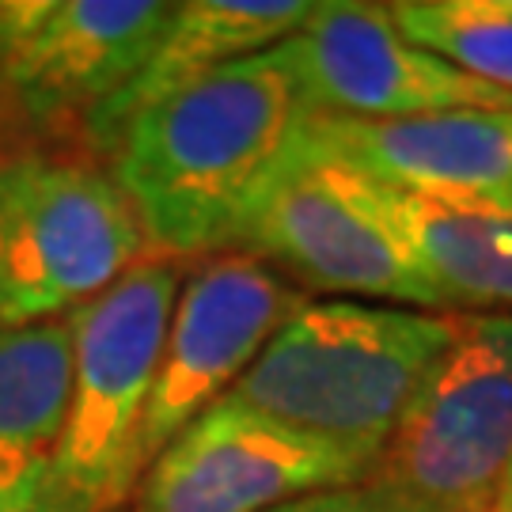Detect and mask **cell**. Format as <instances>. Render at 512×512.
<instances>
[{"label": "cell", "mask_w": 512, "mask_h": 512, "mask_svg": "<svg viewBox=\"0 0 512 512\" xmlns=\"http://www.w3.org/2000/svg\"><path fill=\"white\" fill-rule=\"evenodd\" d=\"M387 12L414 46L512 95V0H399Z\"/></svg>", "instance_id": "15"}, {"label": "cell", "mask_w": 512, "mask_h": 512, "mask_svg": "<svg viewBox=\"0 0 512 512\" xmlns=\"http://www.w3.org/2000/svg\"><path fill=\"white\" fill-rule=\"evenodd\" d=\"M145 251L137 209L110 171L42 152L0 156V327L88 304Z\"/></svg>", "instance_id": "4"}, {"label": "cell", "mask_w": 512, "mask_h": 512, "mask_svg": "<svg viewBox=\"0 0 512 512\" xmlns=\"http://www.w3.org/2000/svg\"><path fill=\"white\" fill-rule=\"evenodd\" d=\"M300 145L372 183L512 217V110H448L403 122L315 114Z\"/></svg>", "instance_id": "11"}, {"label": "cell", "mask_w": 512, "mask_h": 512, "mask_svg": "<svg viewBox=\"0 0 512 512\" xmlns=\"http://www.w3.org/2000/svg\"><path fill=\"white\" fill-rule=\"evenodd\" d=\"M270 512H433L410 501V497L387 490L380 482H357V486H338V490H319V494H304L296 501H285Z\"/></svg>", "instance_id": "17"}, {"label": "cell", "mask_w": 512, "mask_h": 512, "mask_svg": "<svg viewBox=\"0 0 512 512\" xmlns=\"http://www.w3.org/2000/svg\"><path fill=\"white\" fill-rule=\"evenodd\" d=\"M456 330L444 311L308 300L220 403L376 463Z\"/></svg>", "instance_id": "2"}, {"label": "cell", "mask_w": 512, "mask_h": 512, "mask_svg": "<svg viewBox=\"0 0 512 512\" xmlns=\"http://www.w3.org/2000/svg\"><path fill=\"white\" fill-rule=\"evenodd\" d=\"M73 311L0 327V452L54 456L73 406Z\"/></svg>", "instance_id": "14"}, {"label": "cell", "mask_w": 512, "mask_h": 512, "mask_svg": "<svg viewBox=\"0 0 512 512\" xmlns=\"http://www.w3.org/2000/svg\"><path fill=\"white\" fill-rule=\"evenodd\" d=\"M175 4L0 0V110L23 126L88 118L141 73Z\"/></svg>", "instance_id": "7"}, {"label": "cell", "mask_w": 512, "mask_h": 512, "mask_svg": "<svg viewBox=\"0 0 512 512\" xmlns=\"http://www.w3.org/2000/svg\"><path fill=\"white\" fill-rule=\"evenodd\" d=\"M285 50L319 118L403 122L448 110H512V95L414 46L387 4L319 0Z\"/></svg>", "instance_id": "9"}, {"label": "cell", "mask_w": 512, "mask_h": 512, "mask_svg": "<svg viewBox=\"0 0 512 512\" xmlns=\"http://www.w3.org/2000/svg\"><path fill=\"white\" fill-rule=\"evenodd\" d=\"M311 118L285 42L137 114L107 156L110 179L137 209L148 251L228 255Z\"/></svg>", "instance_id": "1"}, {"label": "cell", "mask_w": 512, "mask_h": 512, "mask_svg": "<svg viewBox=\"0 0 512 512\" xmlns=\"http://www.w3.org/2000/svg\"><path fill=\"white\" fill-rule=\"evenodd\" d=\"M509 463L512 315L467 311L368 478L433 512H490Z\"/></svg>", "instance_id": "5"}, {"label": "cell", "mask_w": 512, "mask_h": 512, "mask_svg": "<svg viewBox=\"0 0 512 512\" xmlns=\"http://www.w3.org/2000/svg\"><path fill=\"white\" fill-rule=\"evenodd\" d=\"M179 289V262L152 255L73 308V406L54 448V475L84 512H114L141 482L137 437Z\"/></svg>", "instance_id": "3"}, {"label": "cell", "mask_w": 512, "mask_h": 512, "mask_svg": "<svg viewBox=\"0 0 512 512\" xmlns=\"http://www.w3.org/2000/svg\"><path fill=\"white\" fill-rule=\"evenodd\" d=\"M342 171L349 190L391 228V236L403 243L410 262L448 300V308H497L512 315V217L418 198L372 183L349 167Z\"/></svg>", "instance_id": "13"}, {"label": "cell", "mask_w": 512, "mask_h": 512, "mask_svg": "<svg viewBox=\"0 0 512 512\" xmlns=\"http://www.w3.org/2000/svg\"><path fill=\"white\" fill-rule=\"evenodd\" d=\"M228 255L274 262L296 285L319 293L372 296L391 308L459 315L421 277L384 220L349 190L346 171L308 156L300 141L289 164L258 194Z\"/></svg>", "instance_id": "6"}, {"label": "cell", "mask_w": 512, "mask_h": 512, "mask_svg": "<svg viewBox=\"0 0 512 512\" xmlns=\"http://www.w3.org/2000/svg\"><path fill=\"white\" fill-rule=\"evenodd\" d=\"M490 512H512V463H509V471H505V478H501V490H497L494 509Z\"/></svg>", "instance_id": "18"}, {"label": "cell", "mask_w": 512, "mask_h": 512, "mask_svg": "<svg viewBox=\"0 0 512 512\" xmlns=\"http://www.w3.org/2000/svg\"><path fill=\"white\" fill-rule=\"evenodd\" d=\"M0 512H84L57 482L54 456L0 452Z\"/></svg>", "instance_id": "16"}, {"label": "cell", "mask_w": 512, "mask_h": 512, "mask_svg": "<svg viewBox=\"0 0 512 512\" xmlns=\"http://www.w3.org/2000/svg\"><path fill=\"white\" fill-rule=\"evenodd\" d=\"M315 12V0H186L175 4L164 38L126 88L103 99L80 122L84 141L107 156L126 126L164 99L198 84L217 69L262 54L293 35Z\"/></svg>", "instance_id": "12"}, {"label": "cell", "mask_w": 512, "mask_h": 512, "mask_svg": "<svg viewBox=\"0 0 512 512\" xmlns=\"http://www.w3.org/2000/svg\"><path fill=\"white\" fill-rule=\"evenodd\" d=\"M304 304L308 296L251 255H213L186 277L137 437L141 478L171 440L239 384Z\"/></svg>", "instance_id": "8"}, {"label": "cell", "mask_w": 512, "mask_h": 512, "mask_svg": "<svg viewBox=\"0 0 512 512\" xmlns=\"http://www.w3.org/2000/svg\"><path fill=\"white\" fill-rule=\"evenodd\" d=\"M372 459L217 403L167 444L137 482L133 512H270L319 490L357 486Z\"/></svg>", "instance_id": "10"}]
</instances>
